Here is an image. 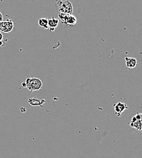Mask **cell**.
Returning a JSON list of instances; mask_svg holds the SVG:
<instances>
[{
	"label": "cell",
	"mask_w": 142,
	"mask_h": 158,
	"mask_svg": "<svg viewBox=\"0 0 142 158\" xmlns=\"http://www.w3.org/2000/svg\"><path fill=\"white\" fill-rule=\"evenodd\" d=\"M22 85L26 87L30 92L40 90L43 87V82L40 79L35 77L27 78L24 83H22Z\"/></svg>",
	"instance_id": "obj_1"
},
{
	"label": "cell",
	"mask_w": 142,
	"mask_h": 158,
	"mask_svg": "<svg viewBox=\"0 0 142 158\" xmlns=\"http://www.w3.org/2000/svg\"><path fill=\"white\" fill-rule=\"evenodd\" d=\"M55 7L60 13L72 14L73 12V5L68 0H66V1H61V0L57 1Z\"/></svg>",
	"instance_id": "obj_2"
},
{
	"label": "cell",
	"mask_w": 142,
	"mask_h": 158,
	"mask_svg": "<svg viewBox=\"0 0 142 158\" xmlns=\"http://www.w3.org/2000/svg\"><path fill=\"white\" fill-rule=\"evenodd\" d=\"M58 18L59 21H60L62 24L67 26H74L77 21L76 17L73 14L60 13L58 14Z\"/></svg>",
	"instance_id": "obj_3"
},
{
	"label": "cell",
	"mask_w": 142,
	"mask_h": 158,
	"mask_svg": "<svg viewBox=\"0 0 142 158\" xmlns=\"http://www.w3.org/2000/svg\"><path fill=\"white\" fill-rule=\"evenodd\" d=\"M1 26V31L5 33L11 32L14 29V22L11 20H7L6 21H3L0 23Z\"/></svg>",
	"instance_id": "obj_4"
},
{
	"label": "cell",
	"mask_w": 142,
	"mask_h": 158,
	"mask_svg": "<svg viewBox=\"0 0 142 158\" xmlns=\"http://www.w3.org/2000/svg\"><path fill=\"white\" fill-rule=\"evenodd\" d=\"M114 109H115V112L116 114L118 116L120 117L122 114V113L127 108H128V106L126 105V103H123V102H118L116 104L114 105Z\"/></svg>",
	"instance_id": "obj_5"
},
{
	"label": "cell",
	"mask_w": 142,
	"mask_h": 158,
	"mask_svg": "<svg viewBox=\"0 0 142 158\" xmlns=\"http://www.w3.org/2000/svg\"><path fill=\"white\" fill-rule=\"evenodd\" d=\"M126 66L129 69H134L138 65V62L136 58L132 57H125Z\"/></svg>",
	"instance_id": "obj_6"
},
{
	"label": "cell",
	"mask_w": 142,
	"mask_h": 158,
	"mask_svg": "<svg viewBox=\"0 0 142 158\" xmlns=\"http://www.w3.org/2000/svg\"><path fill=\"white\" fill-rule=\"evenodd\" d=\"M59 22H60L59 20L54 17H52L51 18L48 19L49 28L51 32L55 30V29L58 26Z\"/></svg>",
	"instance_id": "obj_7"
},
{
	"label": "cell",
	"mask_w": 142,
	"mask_h": 158,
	"mask_svg": "<svg viewBox=\"0 0 142 158\" xmlns=\"http://www.w3.org/2000/svg\"><path fill=\"white\" fill-rule=\"evenodd\" d=\"M130 126L132 128H134L135 129H136L138 131L142 130V128L140 125V123L138 118L135 117V115L132 117L131 121L130 122Z\"/></svg>",
	"instance_id": "obj_8"
},
{
	"label": "cell",
	"mask_w": 142,
	"mask_h": 158,
	"mask_svg": "<svg viewBox=\"0 0 142 158\" xmlns=\"http://www.w3.org/2000/svg\"><path fill=\"white\" fill-rule=\"evenodd\" d=\"M28 102L32 105V106H41L43 107V104L46 102V101L44 99L40 100L37 98H30L28 99Z\"/></svg>",
	"instance_id": "obj_9"
},
{
	"label": "cell",
	"mask_w": 142,
	"mask_h": 158,
	"mask_svg": "<svg viewBox=\"0 0 142 158\" xmlns=\"http://www.w3.org/2000/svg\"><path fill=\"white\" fill-rule=\"evenodd\" d=\"M38 24L39 26L44 29H49V25H48V19L46 18H42L39 19L38 21Z\"/></svg>",
	"instance_id": "obj_10"
},
{
	"label": "cell",
	"mask_w": 142,
	"mask_h": 158,
	"mask_svg": "<svg viewBox=\"0 0 142 158\" xmlns=\"http://www.w3.org/2000/svg\"><path fill=\"white\" fill-rule=\"evenodd\" d=\"M135 117L138 119V121L140 123V125L141 126V128H142V113L141 114H139V113L135 115Z\"/></svg>",
	"instance_id": "obj_11"
},
{
	"label": "cell",
	"mask_w": 142,
	"mask_h": 158,
	"mask_svg": "<svg viewBox=\"0 0 142 158\" xmlns=\"http://www.w3.org/2000/svg\"><path fill=\"white\" fill-rule=\"evenodd\" d=\"M5 46V42H4V41H1V42H0V46H1V47H3V46Z\"/></svg>",
	"instance_id": "obj_12"
},
{
	"label": "cell",
	"mask_w": 142,
	"mask_h": 158,
	"mask_svg": "<svg viewBox=\"0 0 142 158\" xmlns=\"http://www.w3.org/2000/svg\"><path fill=\"white\" fill-rule=\"evenodd\" d=\"M3 20V16L2 15V14L0 12V23H1Z\"/></svg>",
	"instance_id": "obj_13"
},
{
	"label": "cell",
	"mask_w": 142,
	"mask_h": 158,
	"mask_svg": "<svg viewBox=\"0 0 142 158\" xmlns=\"http://www.w3.org/2000/svg\"><path fill=\"white\" fill-rule=\"evenodd\" d=\"M3 39V35L2 33L0 32V42L2 41Z\"/></svg>",
	"instance_id": "obj_14"
},
{
	"label": "cell",
	"mask_w": 142,
	"mask_h": 158,
	"mask_svg": "<svg viewBox=\"0 0 142 158\" xmlns=\"http://www.w3.org/2000/svg\"><path fill=\"white\" fill-rule=\"evenodd\" d=\"M0 31H1V26H0Z\"/></svg>",
	"instance_id": "obj_15"
}]
</instances>
